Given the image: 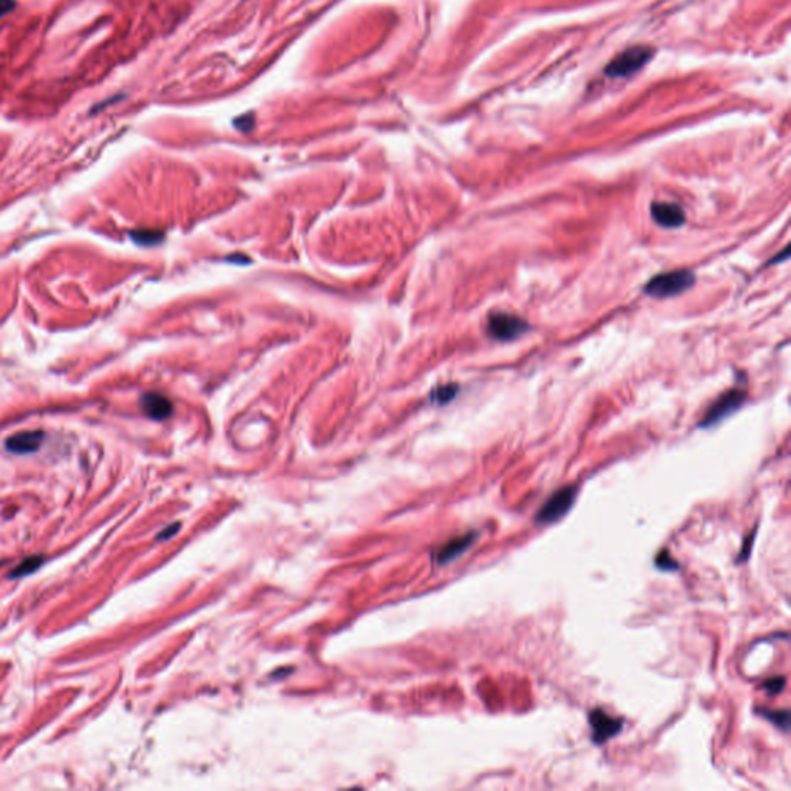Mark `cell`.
Listing matches in <instances>:
<instances>
[{"mask_svg": "<svg viewBox=\"0 0 791 791\" xmlns=\"http://www.w3.org/2000/svg\"><path fill=\"white\" fill-rule=\"evenodd\" d=\"M694 282L695 278L691 271H671L652 277L648 285L644 286V292L651 297H657V299H666V297H674L685 292L686 289L694 285Z\"/></svg>", "mask_w": 791, "mask_h": 791, "instance_id": "6da1fadb", "label": "cell"}, {"mask_svg": "<svg viewBox=\"0 0 791 791\" xmlns=\"http://www.w3.org/2000/svg\"><path fill=\"white\" fill-rule=\"evenodd\" d=\"M578 495L576 486H567L555 491L546 503L542 504L540 512L535 516V521L538 524H554L559 521L561 518L566 516L569 510L575 504Z\"/></svg>", "mask_w": 791, "mask_h": 791, "instance_id": "7a4b0ae2", "label": "cell"}, {"mask_svg": "<svg viewBox=\"0 0 791 791\" xmlns=\"http://www.w3.org/2000/svg\"><path fill=\"white\" fill-rule=\"evenodd\" d=\"M529 329L530 326L523 319L504 312L491 314L487 323L489 336L498 342H510V340L521 337Z\"/></svg>", "mask_w": 791, "mask_h": 791, "instance_id": "3957f363", "label": "cell"}, {"mask_svg": "<svg viewBox=\"0 0 791 791\" xmlns=\"http://www.w3.org/2000/svg\"><path fill=\"white\" fill-rule=\"evenodd\" d=\"M744 401H745L744 391L741 389L727 391V393L722 394L717 401L710 406V410L705 413L703 419L700 422V427L708 428L712 427V425L719 423L720 421H724L731 413L739 410V406L744 405Z\"/></svg>", "mask_w": 791, "mask_h": 791, "instance_id": "277c9868", "label": "cell"}, {"mask_svg": "<svg viewBox=\"0 0 791 791\" xmlns=\"http://www.w3.org/2000/svg\"><path fill=\"white\" fill-rule=\"evenodd\" d=\"M589 725L592 729V742L595 745H603L609 739L622 733L623 720L612 717L608 712L597 708L589 712Z\"/></svg>", "mask_w": 791, "mask_h": 791, "instance_id": "5b68a950", "label": "cell"}, {"mask_svg": "<svg viewBox=\"0 0 791 791\" xmlns=\"http://www.w3.org/2000/svg\"><path fill=\"white\" fill-rule=\"evenodd\" d=\"M652 56V51L644 47H635L625 51V53L615 57L610 65L606 68V73L609 76H626L632 72L639 70L646 62L649 61Z\"/></svg>", "mask_w": 791, "mask_h": 791, "instance_id": "8992f818", "label": "cell"}, {"mask_svg": "<svg viewBox=\"0 0 791 791\" xmlns=\"http://www.w3.org/2000/svg\"><path fill=\"white\" fill-rule=\"evenodd\" d=\"M45 435L40 430H31V431H21L16 435L10 436L5 442V448L8 452L16 455H28L38 452L40 448L42 442H44Z\"/></svg>", "mask_w": 791, "mask_h": 791, "instance_id": "52a82bcc", "label": "cell"}, {"mask_svg": "<svg viewBox=\"0 0 791 791\" xmlns=\"http://www.w3.org/2000/svg\"><path fill=\"white\" fill-rule=\"evenodd\" d=\"M651 214L657 224L673 229L685 223V212L677 204L671 203H652Z\"/></svg>", "mask_w": 791, "mask_h": 791, "instance_id": "ba28073f", "label": "cell"}, {"mask_svg": "<svg viewBox=\"0 0 791 791\" xmlns=\"http://www.w3.org/2000/svg\"><path fill=\"white\" fill-rule=\"evenodd\" d=\"M141 406L150 419L163 421L173 411V405L167 397L158 393H147L141 399Z\"/></svg>", "mask_w": 791, "mask_h": 791, "instance_id": "9c48e42d", "label": "cell"}, {"mask_svg": "<svg viewBox=\"0 0 791 791\" xmlns=\"http://www.w3.org/2000/svg\"><path fill=\"white\" fill-rule=\"evenodd\" d=\"M476 538H478V535L476 533H467L464 537L448 541L445 546L439 550L438 561L440 564H447L450 561L456 559L459 555H462L464 552L472 546Z\"/></svg>", "mask_w": 791, "mask_h": 791, "instance_id": "30bf717a", "label": "cell"}, {"mask_svg": "<svg viewBox=\"0 0 791 791\" xmlns=\"http://www.w3.org/2000/svg\"><path fill=\"white\" fill-rule=\"evenodd\" d=\"M756 712L761 714L763 719L770 720L773 725L784 731V733H787V731L790 729V712H788V710H762L761 708Z\"/></svg>", "mask_w": 791, "mask_h": 791, "instance_id": "8fae6325", "label": "cell"}, {"mask_svg": "<svg viewBox=\"0 0 791 791\" xmlns=\"http://www.w3.org/2000/svg\"><path fill=\"white\" fill-rule=\"evenodd\" d=\"M42 563H44V558H42L40 555L30 557L27 559H23L22 563L11 572L10 576L11 578H21V576H25V575H30L34 571H38V569L42 566Z\"/></svg>", "mask_w": 791, "mask_h": 791, "instance_id": "7c38bea8", "label": "cell"}, {"mask_svg": "<svg viewBox=\"0 0 791 791\" xmlns=\"http://www.w3.org/2000/svg\"><path fill=\"white\" fill-rule=\"evenodd\" d=\"M457 393V385L448 384L444 387H439L431 394V401L435 404H448Z\"/></svg>", "mask_w": 791, "mask_h": 791, "instance_id": "4fadbf2b", "label": "cell"}, {"mask_svg": "<svg viewBox=\"0 0 791 791\" xmlns=\"http://www.w3.org/2000/svg\"><path fill=\"white\" fill-rule=\"evenodd\" d=\"M656 566L660 569V571H677L678 569V563L677 561L669 555L668 550H661L660 554L656 557Z\"/></svg>", "mask_w": 791, "mask_h": 791, "instance_id": "5bb4252c", "label": "cell"}, {"mask_svg": "<svg viewBox=\"0 0 791 791\" xmlns=\"http://www.w3.org/2000/svg\"><path fill=\"white\" fill-rule=\"evenodd\" d=\"M132 238L140 244H155L159 243L161 238H163V234L161 232H155V231H138V232H133Z\"/></svg>", "mask_w": 791, "mask_h": 791, "instance_id": "9a60e30c", "label": "cell"}, {"mask_svg": "<svg viewBox=\"0 0 791 791\" xmlns=\"http://www.w3.org/2000/svg\"><path fill=\"white\" fill-rule=\"evenodd\" d=\"M785 685H787L785 677H773V678L765 680L763 685H762V688H763V690L767 691L770 695H776V694H780L782 691H784Z\"/></svg>", "mask_w": 791, "mask_h": 791, "instance_id": "2e32d148", "label": "cell"}, {"mask_svg": "<svg viewBox=\"0 0 791 791\" xmlns=\"http://www.w3.org/2000/svg\"><path fill=\"white\" fill-rule=\"evenodd\" d=\"M254 124H255V115L252 112L238 116L234 121L235 129L240 130V132H249L254 127Z\"/></svg>", "mask_w": 791, "mask_h": 791, "instance_id": "e0dca14e", "label": "cell"}, {"mask_svg": "<svg viewBox=\"0 0 791 791\" xmlns=\"http://www.w3.org/2000/svg\"><path fill=\"white\" fill-rule=\"evenodd\" d=\"M754 537H756V530H754V533H751V535H750V537H746V538H745L744 550H741V554H739V558H737V561H745V559H746L748 557H750V554H751V547H753V540H754Z\"/></svg>", "mask_w": 791, "mask_h": 791, "instance_id": "ac0fdd59", "label": "cell"}, {"mask_svg": "<svg viewBox=\"0 0 791 791\" xmlns=\"http://www.w3.org/2000/svg\"><path fill=\"white\" fill-rule=\"evenodd\" d=\"M16 8V0H0V19L10 14Z\"/></svg>", "mask_w": 791, "mask_h": 791, "instance_id": "d6986e66", "label": "cell"}, {"mask_svg": "<svg viewBox=\"0 0 791 791\" xmlns=\"http://www.w3.org/2000/svg\"><path fill=\"white\" fill-rule=\"evenodd\" d=\"M178 527H180V524H175V525H172V527H170V529H166V530H164V533H161V535H159V538H169V537H170V535H173V533H175L173 530H176V529H178Z\"/></svg>", "mask_w": 791, "mask_h": 791, "instance_id": "ffe728a7", "label": "cell"}]
</instances>
